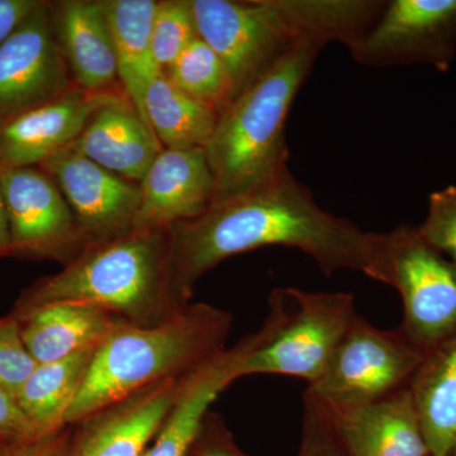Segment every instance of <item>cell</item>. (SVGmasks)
<instances>
[{
    "mask_svg": "<svg viewBox=\"0 0 456 456\" xmlns=\"http://www.w3.org/2000/svg\"><path fill=\"white\" fill-rule=\"evenodd\" d=\"M169 237L174 290L188 305L209 270L266 246L301 250L325 275L362 273L368 232L318 206L288 171L244 194L213 202L200 217L171 227Z\"/></svg>",
    "mask_w": 456,
    "mask_h": 456,
    "instance_id": "obj_1",
    "label": "cell"
},
{
    "mask_svg": "<svg viewBox=\"0 0 456 456\" xmlns=\"http://www.w3.org/2000/svg\"><path fill=\"white\" fill-rule=\"evenodd\" d=\"M198 36L221 57L233 99L303 42L349 49L377 13L371 0H191Z\"/></svg>",
    "mask_w": 456,
    "mask_h": 456,
    "instance_id": "obj_2",
    "label": "cell"
},
{
    "mask_svg": "<svg viewBox=\"0 0 456 456\" xmlns=\"http://www.w3.org/2000/svg\"><path fill=\"white\" fill-rule=\"evenodd\" d=\"M169 231L132 228L84 246L61 272L25 290L9 314L20 318L50 303L74 302L134 325H154L173 316L187 305L173 287Z\"/></svg>",
    "mask_w": 456,
    "mask_h": 456,
    "instance_id": "obj_3",
    "label": "cell"
},
{
    "mask_svg": "<svg viewBox=\"0 0 456 456\" xmlns=\"http://www.w3.org/2000/svg\"><path fill=\"white\" fill-rule=\"evenodd\" d=\"M232 325L231 312L207 303H189L154 325L122 322L95 351L66 425L155 384L183 379L227 349Z\"/></svg>",
    "mask_w": 456,
    "mask_h": 456,
    "instance_id": "obj_4",
    "label": "cell"
},
{
    "mask_svg": "<svg viewBox=\"0 0 456 456\" xmlns=\"http://www.w3.org/2000/svg\"><path fill=\"white\" fill-rule=\"evenodd\" d=\"M320 42H303L270 66L218 117L206 146L217 200L244 194L288 171L285 123L307 79Z\"/></svg>",
    "mask_w": 456,
    "mask_h": 456,
    "instance_id": "obj_5",
    "label": "cell"
},
{
    "mask_svg": "<svg viewBox=\"0 0 456 456\" xmlns=\"http://www.w3.org/2000/svg\"><path fill=\"white\" fill-rule=\"evenodd\" d=\"M362 273L397 290L403 305L399 329L425 354L456 334V264L419 227L368 232Z\"/></svg>",
    "mask_w": 456,
    "mask_h": 456,
    "instance_id": "obj_6",
    "label": "cell"
},
{
    "mask_svg": "<svg viewBox=\"0 0 456 456\" xmlns=\"http://www.w3.org/2000/svg\"><path fill=\"white\" fill-rule=\"evenodd\" d=\"M358 314L350 292L277 288L269 298L268 335L242 362L241 377L288 375L312 386L325 373Z\"/></svg>",
    "mask_w": 456,
    "mask_h": 456,
    "instance_id": "obj_7",
    "label": "cell"
},
{
    "mask_svg": "<svg viewBox=\"0 0 456 456\" xmlns=\"http://www.w3.org/2000/svg\"><path fill=\"white\" fill-rule=\"evenodd\" d=\"M425 356L399 327L379 329L358 314L325 373L307 389L326 404L374 401L410 387Z\"/></svg>",
    "mask_w": 456,
    "mask_h": 456,
    "instance_id": "obj_8",
    "label": "cell"
},
{
    "mask_svg": "<svg viewBox=\"0 0 456 456\" xmlns=\"http://www.w3.org/2000/svg\"><path fill=\"white\" fill-rule=\"evenodd\" d=\"M358 64H428L440 71L456 53V0H392L349 50Z\"/></svg>",
    "mask_w": 456,
    "mask_h": 456,
    "instance_id": "obj_9",
    "label": "cell"
},
{
    "mask_svg": "<svg viewBox=\"0 0 456 456\" xmlns=\"http://www.w3.org/2000/svg\"><path fill=\"white\" fill-rule=\"evenodd\" d=\"M12 255L71 260L83 248L70 207L46 171L0 164Z\"/></svg>",
    "mask_w": 456,
    "mask_h": 456,
    "instance_id": "obj_10",
    "label": "cell"
},
{
    "mask_svg": "<svg viewBox=\"0 0 456 456\" xmlns=\"http://www.w3.org/2000/svg\"><path fill=\"white\" fill-rule=\"evenodd\" d=\"M42 3L0 45V127L73 88Z\"/></svg>",
    "mask_w": 456,
    "mask_h": 456,
    "instance_id": "obj_11",
    "label": "cell"
},
{
    "mask_svg": "<svg viewBox=\"0 0 456 456\" xmlns=\"http://www.w3.org/2000/svg\"><path fill=\"white\" fill-rule=\"evenodd\" d=\"M41 167L70 207L83 248L134 228L140 206L139 183L99 167L73 145L56 152Z\"/></svg>",
    "mask_w": 456,
    "mask_h": 456,
    "instance_id": "obj_12",
    "label": "cell"
},
{
    "mask_svg": "<svg viewBox=\"0 0 456 456\" xmlns=\"http://www.w3.org/2000/svg\"><path fill=\"white\" fill-rule=\"evenodd\" d=\"M318 402L345 456H430L410 387L360 403Z\"/></svg>",
    "mask_w": 456,
    "mask_h": 456,
    "instance_id": "obj_13",
    "label": "cell"
},
{
    "mask_svg": "<svg viewBox=\"0 0 456 456\" xmlns=\"http://www.w3.org/2000/svg\"><path fill=\"white\" fill-rule=\"evenodd\" d=\"M140 185L134 228L167 231L202 216L215 202L216 182L206 149H165Z\"/></svg>",
    "mask_w": 456,
    "mask_h": 456,
    "instance_id": "obj_14",
    "label": "cell"
},
{
    "mask_svg": "<svg viewBox=\"0 0 456 456\" xmlns=\"http://www.w3.org/2000/svg\"><path fill=\"white\" fill-rule=\"evenodd\" d=\"M183 379L155 384L83 419L65 456H142L175 403Z\"/></svg>",
    "mask_w": 456,
    "mask_h": 456,
    "instance_id": "obj_15",
    "label": "cell"
},
{
    "mask_svg": "<svg viewBox=\"0 0 456 456\" xmlns=\"http://www.w3.org/2000/svg\"><path fill=\"white\" fill-rule=\"evenodd\" d=\"M266 327L245 336L183 379L178 397L142 456H189L213 402L241 378L244 360L264 341Z\"/></svg>",
    "mask_w": 456,
    "mask_h": 456,
    "instance_id": "obj_16",
    "label": "cell"
},
{
    "mask_svg": "<svg viewBox=\"0 0 456 456\" xmlns=\"http://www.w3.org/2000/svg\"><path fill=\"white\" fill-rule=\"evenodd\" d=\"M119 93L93 94L73 86L42 106L20 114L0 127V164L42 165L73 145L90 117Z\"/></svg>",
    "mask_w": 456,
    "mask_h": 456,
    "instance_id": "obj_17",
    "label": "cell"
},
{
    "mask_svg": "<svg viewBox=\"0 0 456 456\" xmlns=\"http://www.w3.org/2000/svg\"><path fill=\"white\" fill-rule=\"evenodd\" d=\"M73 146L93 163L134 183L164 150L126 94L98 108Z\"/></svg>",
    "mask_w": 456,
    "mask_h": 456,
    "instance_id": "obj_18",
    "label": "cell"
},
{
    "mask_svg": "<svg viewBox=\"0 0 456 456\" xmlns=\"http://www.w3.org/2000/svg\"><path fill=\"white\" fill-rule=\"evenodd\" d=\"M50 8L53 33L73 86L93 94L116 93V57L99 0H65Z\"/></svg>",
    "mask_w": 456,
    "mask_h": 456,
    "instance_id": "obj_19",
    "label": "cell"
},
{
    "mask_svg": "<svg viewBox=\"0 0 456 456\" xmlns=\"http://www.w3.org/2000/svg\"><path fill=\"white\" fill-rule=\"evenodd\" d=\"M17 320L37 364L98 349L117 327L127 322L102 308L74 302L50 303Z\"/></svg>",
    "mask_w": 456,
    "mask_h": 456,
    "instance_id": "obj_20",
    "label": "cell"
},
{
    "mask_svg": "<svg viewBox=\"0 0 456 456\" xmlns=\"http://www.w3.org/2000/svg\"><path fill=\"white\" fill-rule=\"evenodd\" d=\"M112 38L117 74L123 93L146 119L145 97L150 84L163 71L152 53L155 0H99ZM150 126V125H149Z\"/></svg>",
    "mask_w": 456,
    "mask_h": 456,
    "instance_id": "obj_21",
    "label": "cell"
},
{
    "mask_svg": "<svg viewBox=\"0 0 456 456\" xmlns=\"http://www.w3.org/2000/svg\"><path fill=\"white\" fill-rule=\"evenodd\" d=\"M410 391L430 456L456 449V334L430 353L417 369Z\"/></svg>",
    "mask_w": 456,
    "mask_h": 456,
    "instance_id": "obj_22",
    "label": "cell"
},
{
    "mask_svg": "<svg viewBox=\"0 0 456 456\" xmlns=\"http://www.w3.org/2000/svg\"><path fill=\"white\" fill-rule=\"evenodd\" d=\"M95 351L38 364L18 393V404L40 436L68 428L66 416L82 389Z\"/></svg>",
    "mask_w": 456,
    "mask_h": 456,
    "instance_id": "obj_23",
    "label": "cell"
},
{
    "mask_svg": "<svg viewBox=\"0 0 456 456\" xmlns=\"http://www.w3.org/2000/svg\"><path fill=\"white\" fill-rule=\"evenodd\" d=\"M150 127L165 149H206L220 114L191 98L161 73L145 97Z\"/></svg>",
    "mask_w": 456,
    "mask_h": 456,
    "instance_id": "obj_24",
    "label": "cell"
},
{
    "mask_svg": "<svg viewBox=\"0 0 456 456\" xmlns=\"http://www.w3.org/2000/svg\"><path fill=\"white\" fill-rule=\"evenodd\" d=\"M163 73L174 86L221 114L233 101L226 66L211 46L198 37Z\"/></svg>",
    "mask_w": 456,
    "mask_h": 456,
    "instance_id": "obj_25",
    "label": "cell"
},
{
    "mask_svg": "<svg viewBox=\"0 0 456 456\" xmlns=\"http://www.w3.org/2000/svg\"><path fill=\"white\" fill-rule=\"evenodd\" d=\"M198 37L191 0L158 2L151 41L155 61L161 71L167 70Z\"/></svg>",
    "mask_w": 456,
    "mask_h": 456,
    "instance_id": "obj_26",
    "label": "cell"
},
{
    "mask_svg": "<svg viewBox=\"0 0 456 456\" xmlns=\"http://www.w3.org/2000/svg\"><path fill=\"white\" fill-rule=\"evenodd\" d=\"M37 365L23 342L20 321L11 314L0 318V389L17 399Z\"/></svg>",
    "mask_w": 456,
    "mask_h": 456,
    "instance_id": "obj_27",
    "label": "cell"
},
{
    "mask_svg": "<svg viewBox=\"0 0 456 456\" xmlns=\"http://www.w3.org/2000/svg\"><path fill=\"white\" fill-rule=\"evenodd\" d=\"M419 233L436 250L456 264V187L434 191Z\"/></svg>",
    "mask_w": 456,
    "mask_h": 456,
    "instance_id": "obj_28",
    "label": "cell"
},
{
    "mask_svg": "<svg viewBox=\"0 0 456 456\" xmlns=\"http://www.w3.org/2000/svg\"><path fill=\"white\" fill-rule=\"evenodd\" d=\"M302 406L303 456H345L325 411L308 389L303 393Z\"/></svg>",
    "mask_w": 456,
    "mask_h": 456,
    "instance_id": "obj_29",
    "label": "cell"
},
{
    "mask_svg": "<svg viewBox=\"0 0 456 456\" xmlns=\"http://www.w3.org/2000/svg\"><path fill=\"white\" fill-rule=\"evenodd\" d=\"M68 428L17 443L0 444V456H65L70 444Z\"/></svg>",
    "mask_w": 456,
    "mask_h": 456,
    "instance_id": "obj_30",
    "label": "cell"
},
{
    "mask_svg": "<svg viewBox=\"0 0 456 456\" xmlns=\"http://www.w3.org/2000/svg\"><path fill=\"white\" fill-rule=\"evenodd\" d=\"M40 436L27 419L17 399L0 389V444Z\"/></svg>",
    "mask_w": 456,
    "mask_h": 456,
    "instance_id": "obj_31",
    "label": "cell"
},
{
    "mask_svg": "<svg viewBox=\"0 0 456 456\" xmlns=\"http://www.w3.org/2000/svg\"><path fill=\"white\" fill-rule=\"evenodd\" d=\"M189 456H242L224 434L220 417L209 412Z\"/></svg>",
    "mask_w": 456,
    "mask_h": 456,
    "instance_id": "obj_32",
    "label": "cell"
},
{
    "mask_svg": "<svg viewBox=\"0 0 456 456\" xmlns=\"http://www.w3.org/2000/svg\"><path fill=\"white\" fill-rule=\"evenodd\" d=\"M40 4L37 0H0V45Z\"/></svg>",
    "mask_w": 456,
    "mask_h": 456,
    "instance_id": "obj_33",
    "label": "cell"
},
{
    "mask_svg": "<svg viewBox=\"0 0 456 456\" xmlns=\"http://www.w3.org/2000/svg\"><path fill=\"white\" fill-rule=\"evenodd\" d=\"M12 255L11 231H9V221L2 191H0V256Z\"/></svg>",
    "mask_w": 456,
    "mask_h": 456,
    "instance_id": "obj_34",
    "label": "cell"
},
{
    "mask_svg": "<svg viewBox=\"0 0 456 456\" xmlns=\"http://www.w3.org/2000/svg\"><path fill=\"white\" fill-rule=\"evenodd\" d=\"M452 456H456V449H455L454 454H452Z\"/></svg>",
    "mask_w": 456,
    "mask_h": 456,
    "instance_id": "obj_35",
    "label": "cell"
}]
</instances>
